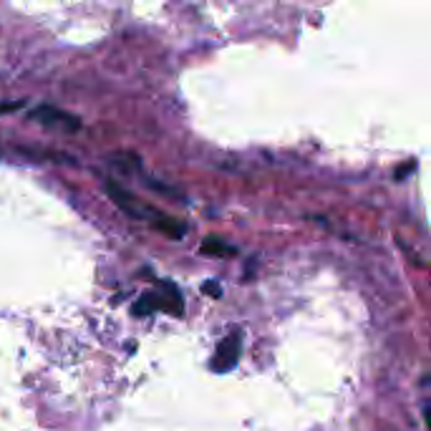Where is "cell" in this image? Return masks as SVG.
Wrapping results in <instances>:
<instances>
[{
  "instance_id": "6",
  "label": "cell",
  "mask_w": 431,
  "mask_h": 431,
  "mask_svg": "<svg viewBox=\"0 0 431 431\" xmlns=\"http://www.w3.org/2000/svg\"><path fill=\"white\" fill-rule=\"evenodd\" d=\"M25 101H13V104H0V114H8V111H16V109H21Z\"/></svg>"
},
{
  "instance_id": "2",
  "label": "cell",
  "mask_w": 431,
  "mask_h": 431,
  "mask_svg": "<svg viewBox=\"0 0 431 431\" xmlns=\"http://www.w3.org/2000/svg\"><path fill=\"white\" fill-rule=\"evenodd\" d=\"M30 119L33 121H40V124H48V127H61V129H69V132H76L81 127L79 119L66 111H58L53 106H38V109L30 111Z\"/></svg>"
},
{
  "instance_id": "3",
  "label": "cell",
  "mask_w": 431,
  "mask_h": 431,
  "mask_svg": "<svg viewBox=\"0 0 431 431\" xmlns=\"http://www.w3.org/2000/svg\"><path fill=\"white\" fill-rule=\"evenodd\" d=\"M240 333H232L230 338H224L217 348V356L212 361L214 371H227L237 363V356H240Z\"/></svg>"
},
{
  "instance_id": "4",
  "label": "cell",
  "mask_w": 431,
  "mask_h": 431,
  "mask_svg": "<svg viewBox=\"0 0 431 431\" xmlns=\"http://www.w3.org/2000/svg\"><path fill=\"white\" fill-rule=\"evenodd\" d=\"M151 224H154L159 232H164V235L174 237V240H179V237L184 235V224H179L177 219H172V217H164V214H156Z\"/></svg>"
},
{
  "instance_id": "7",
  "label": "cell",
  "mask_w": 431,
  "mask_h": 431,
  "mask_svg": "<svg viewBox=\"0 0 431 431\" xmlns=\"http://www.w3.org/2000/svg\"><path fill=\"white\" fill-rule=\"evenodd\" d=\"M408 172H414V161H408L406 167H401V169H398V172H396V179H403Z\"/></svg>"
},
{
  "instance_id": "1",
  "label": "cell",
  "mask_w": 431,
  "mask_h": 431,
  "mask_svg": "<svg viewBox=\"0 0 431 431\" xmlns=\"http://www.w3.org/2000/svg\"><path fill=\"white\" fill-rule=\"evenodd\" d=\"M104 190H106V195L111 197V200L119 205L124 212L129 214V217H137V219H154L156 214V209H151V207H144L142 202L137 200L134 195H129L127 190H121L119 184L116 182H111V179H106V184H104Z\"/></svg>"
},
{
  "instance_id": "5",
  "label": "cell",
  "mask_w": 431,
  "mask_h": 431,
  "mask_svg": "<svg viewBox=\"0 0 431 431\" xmlns=\"http://www.w3.org/2000/svg\"><path fill=\"white\" fill-rule=\"evenodd\" d=\"M202 253H205V255H217V258H227V255H235V248H230V245H224V242L209 237V240L202 242Z\"/></svg>"
}]
</instances>
